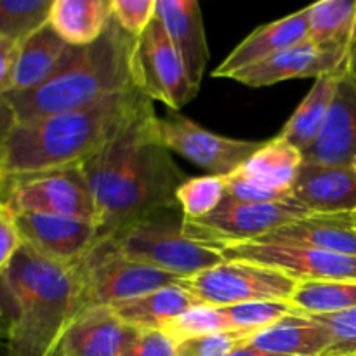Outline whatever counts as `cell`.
<instances>
[{
  "label": "cell",
  "mask_w": 356,
  "mask_h": 356,
  "mask_svg": "<svg viewBox=\"0 0 356 356\" xmlns=\"http://www.w3.org/2000/svg\"><path fill=\"white\" fill-rule=\"evenodd\" d=\"M155 118L153 101L143 96L117 134L80 165L96 204L99 238L179 207L176 193L188 177L156 138Z\"/></svg>",
  "instance_id": "obj_1"
},
{
  "label": "cell",
  "mask_w": 356,
  "mask_h": 356,
  "mask_svg": "<svg viewBox=\"0 0 356 356\" xmlns=\"http://www.w3.org/2000/svg\"><path fill=\"white\" fill-rule=\"evenodd\" d=\"M143 96L134 87L80 110L17 122L0 152V177L10 179L82 165L117 134Z\"/></svg>",
  "instance_id": "obj_2"
},
{
  "label": "cell",
  "mask_w": 356,
  "mask_h": 356,
  "mask_svg": "<svg viewBox=\"0 0 356 356\" xmlns=\"http://www.w3.org/2000/svg\"><path fill=\"white\" fill-rule=\"evenodd\" d=\"M136 38L111 16L104 33L86 47L70 49L58 72L26 92H7L17 122H30L90 106L108 96L134 89L132 52Z\"/></svg>",
  "instance_id": "obj_3"
},
{
  "label": "cell",
  "mask_w": 356,
  "mask_h": 356,
  "mask_svg": "<svg viewBox=\"0 0 356 356\" xmlns=\"http://www.w3.org/2000/svg\"><path fill=\"white\" fill-rule=\"evenodd\" d=\"M6 278L17 306L7 343L10 355L52 356L66 327L82 312L75 266L47 259L23 243Z\"/></svg>",
  "instance_id": "obj_4"
},
{
  "label": "cell",
  "mask_w": 356,
  "mask_h": 356,
  "mask_svg": "<svg viewBox=\"0 0 356 356\" xmlns=\"http://www.w3.org/2000/svg\"><path fill=\"white\" fill-rule=\"evenodd\" d=\"M183 225L184 216L179 207L165 209L118 229L108 238L125 256L179 278L193 277L225 263L219 250L191 240Z\"/></svg>",
  "instance_id": "obj_5"
},
{
  "label": "cell",
  "mask_w": 356,
  "mask_h": 356,
  "mask_svg": "<svg viewBox=\"0 0 356 356\" xmlns=\"http://www.w3.org/2000/svg\"><path fill=\"white\" fill-rule=\"evenodd\" d=\"M73 266L79 275L82 309L113 308L181 280L176 275L125 256L108 236L97 240Z\"/></svg>",
  "instance_id": "obj_6"
},
{
  "label": "cell",
  "mask_w": 356,
  "mask_h": 356,
  "mask_svg": "<svg viewBox=\"0 0 356 356\" xmlns=\"http://www.w3.org/2000/svg\"><path fill=\"white\" fill-rule=\"evenodd\" d=\"M177 285L191 292L202 305L225 308L243 302L292 301L299 280L249 261H225L193 277L181 278Z\"/></svg>",
  "instance_id": "obj_7"
},
{
  "label": "cell",
  "mask_w": 356,
  "mask_h": 356,
  "mask_svg": "<svg viewBox=\"0 0 356 356\" xmlns=\"http://www.w3.org/2000/svg\"><path fill=\"white\" fill-rule=\"evenodd\" d=\"M309 214L312 212L292 200V197L271 204H247L226 195L222 204L207 218L197 221L184 219L183 229L191 240L218 250L229 243L264 238L282 226Z\"/></svg>",
  "instance_id": "obj_8"
},
{
  "label": "cell",
  "mask_w": 356,
  "mask_h": 356,
  "mask_svg": "<svg viewBox=\"0 0 356 356\" xmlns=\"http://www.w3.org/2000/svg\"><path fill=\"white\" fill-rule=\"evenodd\" d=\"M0 202L14 214L37 212L96 222V204L80 165L2 179Z\"/></svg>",
  "instance_id": "obj_9"
},
{
  "label": "cell",
  "mask_w": 356,
  "mask_h": 356,
  "mask_svg": "<svg viewBox=\"0 0 356 356\" xmlns=\"http://www.w3.org/2000/svg\"><path fill=\"white\" fill-rule=\"evenodd\" d=\"M132 76L136 89L148 99L165 104L169 111H181L198 92L188 76L183 59L156 16L145 33L136 38Z\"/></svg>",
  "instance_id": "obj_10"
},
{
  "label": "cell",
  "mask_w": 356,
  "mask_h": 356,
  "mask_svg": "<svg viewBox=\"0 0 356 356\" xmlns=\"http://www.w3.org/2000/svg\"><path fill=\"white\" fill-rule=\"evenodd\" d=\"M155 132L170 153H177L212 176L221 177L240 169L264 143L216 134L181 111H169L165 117L156 115Z\"/></svg>",
  "instance_id": "obj_11"
},
{
  "label": "cell",
  "mask_w": 356,
  "mask_h": 356,
  "mask_svg": "<svg viewBox=\"0 0 356 356\" xmlns=\"http://www.w3.org/2000/svg\"><path fill=\"white\" fill-rule=\"evenodd\" d=\"M218 250L226 261H249L287 273L299 282L356 280V256L264 240L229 243Z\"/></svg>",
  "instance_id": "obj_12"
},
{
  "label": "cell",
  "mask_w": 356,
  "mask_h": 356,
  "mask_svg": "<svg viewBox=\"0 0 356 356\" xmlns=\"http://www.w3.org/2000/svg\"><path fill=\"white\" fill-rule=\"evenodd\" d=\"M302 162L301 149L278 134L264 141L240 169L225 177L228 197L247 204L289 200Z\"/></svg>",
  "instance_id": "obj_13"
},
{
  "label": "cell",
  "mask_w": 356,
  "mask_h": 356,
  "mask_svg": "<svg viewBox=\"0 0 356 356\" xmlns=\"http://www.w3.org/2000/svg\"><path fill=\"white\" fill-rule=\"evenodd\" d=\"M14 216L24 245L63 264L79 263L99 238L96 222L89 219L37 212H19Z\"/></svg>",
  "instance_id": "obj_14"
},
{
  "label": "cell",
  "mask_w": 356,
  "mask_h": 356,
  "mask_svg": "<svg viewBox=\"0 0 356 356\" xmlns=\"http://www.w3.org/2000/svg\"><path fill=\"white\" fill-rule=\"evenodd\" d=\"M351 51L346 47H325L305 42L287 49L256 66L242 70L233 80L247 87H270L294 79H320L339 72L350 63Z\"/></svg>",
  "instance_id": "obj_15"
},
{
  "label": "cell",
  "mask_w": 356,
  "mask_h": 356,
  "mask_svg": "<svg viewBox=\"0 0 356 356\" xmlns=\"http://www.w3.org/2000/svg\"><path fill=\"white\" fill-rule=\"evenodd\" d=\"M356 159V75L350 63L337 83L332 106L322 132L305 152V162L351 165Z\"/></svg>",
  "instance_id": "obj_16"
},
{
  "label": "cell",
  "mask_w": 356,
  "mask_h": 356,
  "mask_svg": "<svg viewBox=\"0 0 356 356\" xmlns=\"http://www.w3.org/2000/svg\"><path fill=\"white\" fill-rule=\"evenodd\" d=\"M291 197L312 214L355 212V167L302 162L294 186H292Z\"/></svg>",
  "instance_id": "obj_17"
},
{
  "label": "cell",
  "mask_w": 356,
  "mask_h": 356,
  "mask_svg": "<svg viewBox=\"0 0 356 356\" xmlns=\"http://www.w3.org/2000/svg\"><path fill=\"white\" fill-rule=\"evenodd\" d=\"M308 42V10L301 9L273 23L256 28L212 72L216 79H233L242 70L256 66L287 49Z\"/></svg>",
  "instance_id": "obj_18"
},
{
  "label": "cell",
  "mask_w": 356,
  "mask_h": 356,
  "mask_svg": "<svg viewBox=\"0 0 356 356\" xmlns=\"http://www.w3.org/2000/svg\"><path fill=\"white\" fill-rule=\"evenodd\" d=\"M132 332L111 308H86L66 327L52 356H122Z\"/></svg>",
  "instance_id": "obj_19"
},
{
  "label": "cell",
  "mask_w": 356,
  "mask_h": 356,
  "mask_svg": "<svg viewBox=\"0 0 356 356\" xmlns=\"http://www.w3.org/2000/svg\"><path fill=\"white\" fill-rule=\"evenodd\" d=\"M155 16L165 28L195 89H200L209 61L204 17L197 0H156Z\"/></svg>",
  "instance_id": "obj_20"
},
{
  "label": "cell",
  "mask_w": 356,
  "mask_h": 356,
  "mask_svg": "<svg viewBox=\"0 0 356 356\" xmlns=\"http://www.w3.org/2000/svg\"><path fill=\"white\" fill-rule=\"evenodd\" d=\"M259 240L356 256V222L353 212L309 214Z\"/></svg>",
  "instance_id": "obj_21"
},
{
  "label": "cell",
  "mask_w": 356,
  "mask_h": 356,
  "mask_svg": "<svg viewBox=\"0 0 356 356\" xmlns=\"http://www.w3.org/2000/svg\"><path fill=\"white\" fill-rule=\"evenodd\" d=\"M249 344L278 356H322L330 346V334L315 316L298 313L261 329Z\"/></svg>",
  "instance_id": "obj_22"
},
{
  "label": "cell",
  "mask_w": 356,
  "mask_h": 356,
  "mask_svg": "<svg viewBox=\"0 0 356 356\" xmlns=\"http://www.w3.org/2000/svg\"><path fill=\"white\" fill-rule=\"evenodd\" d=\"M72 45L45 24L21 42L10 92H26L47 82L68 56Z\"/></svg>",
  "instance_id": "obj_23"
},
{
  "label": "cell",
  "mask_w": 356,
  "mask_h": 356,
  "mask_svg": "<svg viewBox=\"0 0 356 356\" xmlns=\"http://www.w3.org/2000/svg\"><path fill=\"white\" fill-rule=\"evenodd\" d=\"M200 305L202 302L191 292L174 284L129 299L111 309L125 325L132 329L162 330L167 323Z\"/></svg>",
  "instance_id": "obj_24"
},
{
  "label": "cell",
  "mask_w": 356,
  "mask_h": 356,
  "mask_svg": "<svg viewBox=\"0 0 356 356\" xmlns=\"http://www.w3.org/2000/svg\"><path fill=\"white\" fill-rule=\"evenodd\" d=\"M111 19L110 0H52L49 24L73 47L96 42Z\"/></svg>",
  "instance_id": "obj_25"
},
{
  "label": "cell",
  "mask_w": 356,
  "mask_h": 356,
  "mask_svg": "<svg viewBox=\"0 0 356 356\" xmlns=\"http://www.w3.org/2000/svg\"><path fill=\"white\" fill-rule=\"evenodd\" d=\"M346 66H343L339 72L316 79L309 92L306 94L305 99L296 108L292 117L289 118L287 124L280 131L282 138H285L296 148L301 149L302 155H305L306 149L312 148V145L316 141L323 125H325L327 115H329L334 96H336L337 83H339V79Z\"/></svg>",
  "instance_id": "obj_26"
},
{
  "label": "cell",
  "mask_w": 356,
  "mask_h": 356,
  "mask_svg": "<svg viewBox=\"0 0 356 356\" xmlns=\"http://www.w3.org/2000/svg\"><path fill=\"white\" fill-rule=\"evenodd\" d=\"M308 42L325 47L351 51V35L356 19V0H322L306 7Z\"/></svg>",
  "instance_id": "obj_27"
},
{
  "label": "cell",
  "mask_w": 356,
  "mask_h": 356,
  "mask_svg": "<svg viewBox=\"0 0 356 356\" xmlns=\"http://www.w3.org/2000/svg\"><path fill=\"white\" fill-rule=\"evenodd\" d=\"M292 302L309 316L350 312L356 308V280L299 282Z\"/></svg>",
  "instance_id": "obj_28"
},
{
  "label": "cell",
  "mask_w": 356,
  "mask_h": 356,
  "mask_svg": "<svg viewBox=\"0 0 356 356\" xmlns=\"http://www.w3.org/2000/svg\"><path fill=\"white\" fill-rule=\"evenodd\" d=\"M52 0H0V38L24 42L49 23Z\"/></svg>",
  "instance_id": "obj_29"
},
{
  "label": "cell",
  "mask_w": 356,
  "mask_h": 356,
  "mask_svg": "<svg viewBox=\"0 0 356 356\" xmlns=\"http://www.w3.org/2000/svg\"><path fill=\"white\" fill-rule=\"evenodd\" d=\"M226 195L228 191L225 177L207 174L200 177H188L177 190L176 200L184 219L197 221L211 216L222 204Z\"/></svg>",
  "instance_id": "obj_30"
},
{
  "label": "cell",
  "mask_w": 356,
  "mask_h": 356,
  "mask_svg": "<svg viewBox=\"0 0 356 356\" xmlns=\"http://www.w3.org/2000/svg\"><path fill=\"white\" fill-rule=\"evenodd\" d=\"M222 315L228 318L236 330H261L299 312L292 301H257L243 302L221 308Z\"/></svg>",
  "instance_id": "obj_31"
},
{
  "label": "cell",
  "mask_w": 356,
  "mask_h": 356,
  "mask_svg": "<svg viewBox=\"0 0 356 356\" xmlns=\"http://www.w3.org/2000/svg\"><path fill=\"white\" fill-rule=\"evenodd\" d=\"M162 330L174 343L179 344L183 341L193 339V337L209 336V334L226 332V330L236 329H233L228 318L222 315L221 308L200 305L197 308L190 309L188 313H184V315H181L179 318L167 323Z\"/></svg>",
  "instance_id": "obj_32"
},
{
  "label": "cell",
  "mask_w": 356,
  "mask_h": 356,
  "mask_svg": "<svg viewBox=\"0 0 356 356\" xmlns=\"http://www.w3.org/2000/svg\"><path fill=\"white\" fill-rule=\"evenodd\" d=\"M259 330H226L177 344V356H229L250 343Z\"/></svg>",
  "instance_id": "obj_33"
},
{
  "label": "cell",
  "mask_w": 356,
  "mask_h": 356,
  "mask_svg": "<svg viewBox=\"0 0 356 356\" xmlns=\"http://www.w3.org/2000/svg\"><path fill=\"white\" fill-rule=\"evenodd\" d=\"M327 327L330 346L322 356H356V308L334 315L315 316Z\"/></svg>",
  "instance_id": "obj_34"
},
{
  "label": "cell",
  "mask_w": 356,
  "mask_h": 356,
  "mask_svg": "<svg viewBox=\"0 0 356 356\" xmlns=\"http://www.w3.org/2000/svg\"><path fill=\"white\" fill-rule=\"evenodd\" d=\"M110 7L118 26L131 37L138 38L155 17L156 0H110Z\"/></svg>",
  "instance_id": "obj_35"
},
{
  "label": "cell",
  "mask_w": 356,
  "mask_h": 356,
  "mask_svg": "<svg viewBox=\"0 0 356 356\" xmlns=\"http://www.w3.org/2000/svg\"><path fill=\"white\" fill-rule=\"evenodd\" d=\"M122 356H177V344L163 330L134 329Z\"/></svg>",
  "instance_id": "obj_36"
},
{
  "label": "cell",
  "mask_w": 356,
  "mask_h": 356,
  "mask_svg": "<svg viewBox=\"0 0 356 356\" xmlns=\"http://www.w3.org/2000/svg\"><path fill=\"white\" fill-rule=\"evenodd\" d=\"M21 245L23 238L17 228L16 216L0 202V275H6Z\"/></svg>",
  "instance_id": "obj_37"
},
{
  "label": "cell",
  "mask_w": 356,
  "mask_h": 356,
  "mask_svg": "<svg viewBox=\"0 0 356 356\" xmlns=\"http://www.w3.org/2000/svg\"><path fill=\"white\" fill-rule=\"evenodd\" d=\"M19 42L0 38V96L13 90L14 70H16Z\"/></svg>",
  "instance_id": "obj_38"
},
{
  "label": "cell",
  "mask_w": 356,
  "mask_h": 356,
  "mask_svg": "<svg viewBox=\"0 0 356 356\" xmlns=\"http://www.w3.org/2000/svg\"><path fill=\"white\" fill-rule=\"evenodd\" d=\"M17 318V306L6 275H0V341L9 343V336Z\"/></svg>",
  "instance_id": "obj_39"
},
{
  "label": "cell",
  "mask_w": 356,
  "mask_h": 356,
  "mask_svg": "<svg viewBox=\"0 0 356 356\" xmlns=\"http://www.w3.org/2000/svg\"><path fill=\"white\" fill-rule=\"evenodd\" d=\"M17 125L16 111L6 96H0V152Z\"/></svg>",
  "instance_id": "obj_40"
},
{
  "label": "cell",
  "mask_w": 356,
  "mask_h": 356,
  "mask_svg": "<svg viewBox=\"0 0 356 356\" xmlns=\"http://www.w3.org/2000/svg\"><path fill=\"white\" fill-rule=\"evenodd\" d=\"M229 356H278V355L266 353V351H261L257 350V348H254L252 344H245V346H242L240 350H236L235 353H232Z\"/></svg>",
  "instance_id": "obj_41"
},
{
  "label": "cell",
  "mask_w": 356,
  "mask_h": 356,
  "mask_svg": "<svg viewBox=\"0 0 356 356\" xmlns=\"http://www.w3.org/2000/svg\"><path fill=\"white\" fill-rule=\"evenodd\" d=\"M0 356H13L10 355L9 344H7L6 341H0Z\"/></svg>",
  "instance_id": "obj_42"
},
{
  "label": "cell",
  "mask_w": 356,
  "mask_h": 356,
  "mask_svg": "<svg viewBox=\"0 0 356 356\" xmlns=\"http://www.w3.org/2000/svg\"><path fill=\"white\" fill-rule=\"evenodd\" d=\"M351 54H356V19L353 26V35H351Z\"/></svg>",
  "instance_id": "obj_43"
},
{
  "label": "cell",
  "mask_w": 356,
  "mask_h": 356,
  "mask_svg": "<svg viewBox=\"0 0 356 356\" xmlns=\"http://www.w3.org/2000/svg\"><path fill=\"white\" fill-rule=\"evenodd\" d=\"M350 68L356 75V54H350Z\"/></svg>",
  "instance_id": "obj_44"
},
{
  "label": "cell",
  "mask_w": 356,
  "mask_h": 356,
  "mask_svg": "<svg viewBox=\"0 0 356 356\" xmlns=\"http://www.w3.org/2000/svg\"><path fill=\"white\" fill-rule=\"evenodd\" d=\"M351 165H353V167H355V170H356V159L353 160V163H351Z\"/></svg>",
  "instance_id": "obj_45"
},
{
  "label": "cell",
  "mask_w": 356,
  "mask_h": 356,
  "mask_svg": "<svg viewBox=\"0 0 356 356\" xmlns=\"http://www.w3.org/2000/svg\"><path fill=\"white\" fill-rule=\"evenodd\" d=\"M353 218H355V222H356V211L353 212Z\"/></svg>",
  "instance_id": "obj_46"
},
{
  "label": "cell",
  "mask_w": 356,
  "mask_h": 356,
  "mask_svg": "<svg viewBox=\"0 0 356 356\" xmlns=\"http://www.w3.org/2000/svg\"><path fill=\"white\" fill-rule=\"evenodd\" d=\"M0 183H2V177H0Z\"/></svg>",
  "instance_id": "obj_47"
}]
</instances>
